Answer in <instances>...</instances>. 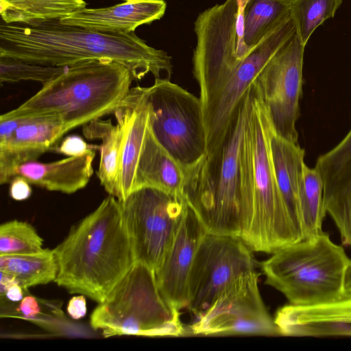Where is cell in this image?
Returning <instances> with one entry per match:
<instances>
[{"label": "cell", "instance_id": "31", "mask_svg": "<svg viewBox=\"0 0 351 351\" xmlns=\"http://www.w3.org/2000/svg\"><path fill=\"white\" fill-rule=\"evenodd\" d=\"M324 208L335 223L343 245L351 246V187L324 200Z\"/></svg>", "mask_w": 351, "mask_h": 351}, {"label": "cell", "instance_id": "3", "mask_svg": "<svg viewBox=\"0 0 351 351\" xmlns=\"http://www.w3.org/2000/svg\"><path fill=\"white\" fill-rule=\"evenodd\" d=\"M53 251L57 285L102 302L135 263L120 201L109 195Z\"/></svg>", "mask_w": 351, "mask_h": 351}, {"label": "cell", "instance_id": "16", "mask_svg": "<svg viewBox=\"0 0 351 351\" xmlns=\"http://www.w3.org/2000/svg\"><path fill=\"white\" fill-rule=\"evenodd\" d=\"M10 137L0 143V184L10 183L18 167L35 161L65 134L63 123L55 115L21 118Z\"/></svg>", "mask_w": 351, "mask_h": 351}, {"label": "cell", "instance_id": "33", "mask_svg": "<svg viewBox=\"0 0 351 351\" xmlns=\"http://www.w3.org/2000/svg\"><path fill=\"white\" fill-rule=\"evenodd\" d=\"M30 183L22 176L16 175L10 182L9 195L14 200L28 199L32 190Z\"/></svg>", "mask_w": 351, "mask_h": 351}, {"label": "cell", "instance_id": "26", "mask_svg": "<svg viewBox=\"0 0 351 351\" xmlns=\"http://www.w3.org/2000/svg\"><path fill=\"white\" fill-rule=\"evenodd\" d=\"M315 168L323 182V202L351 187V128L339 144L317 158Z\"/></svg>", "mask_w": 351, "mask_h": 351}, {"label": "cell", "instance_id": "19", "mask_svg": "<svg viewBox=\"0 0 351 351\" xmlns=\"http://www.w3.org/2000/svg\"><path fill=\"white\" fill-rule=\"evenodd\" d=\"M95 155V149L91 148L82 155L53 162H28L18 167L16 175L24 177L30 184L47 191L72 194L89 182Z\"/></svg>", "mask_w": 351, "mask_h": 351}, {"label": "cell", "instance_id": "4", "mask_svg": "<svg viewBox=\"0 0 351 351\" xmlns=\"http://www.w3.org/2000/svg\"><path fill=\"white\" fill-rule=\"evenodd\" d=\"M134 80L123 65L107 59L90 60L66 69L16 108L1 116L24 118L57 116L65 134L113 114L128 97Z\"/></svg>", "mask_w": 351, "mask_h": 351}, {"label": "cell", "instance_id": "32", "mask_svg": "<svg viewBox=\"0 0 351 351\" xmlns=\"http://www.w3.org/2000/svg\"><path fill=\"white\" fill-rule=\"evenodd\" d=\"M91 148H94V146L88 145L81 136L70 135L62 141L57 151L66 156H76L86 153Z\"/></svg>", "mask_w": 351, "mask_h": 351}, {"label": "cell", "instance_id": "35", "mask_svg": "<svg viewBox=\"0 0 351 351\" xmlns=\"http://www.w3.org/2000/svg\"><path fill=\"white\" fill-rule=\"evenodd\" d=\"M67 312L74 319H79L86 313V302L84 295L74 296L69 302Z\"/></svg>", "mask_w": 351, "mask_h": 351}, {"label": "cell", "instance_id": "17", "mask_svg": "<svg viewBox=\"0 0 351 351\" xmlns=\"http://www.w3.org/2000/svg\"><path fill=\"white\" fill-rule=\"evenodd\" d=\"M135 99V88L125 103L112 114L117 119L98 118L83 125V134L88 140L101 141L100 160L97 176L101 185L110 195L119 199L120 171L123 151Z\"/></svg>", "mask_w": 351, "mask_h": 351}, {"label": "cell", "instance_id": "28", "mask_svg": "<svg viewBox=\"0 0 351 351\" xmlns=\"http://www.w3.org/2000/svg\"><path fill=\"white\" fill-rule=\"evenodd\" d=\"M343 0H290V12L304 46L314 31L334 17Z\"/></svg>", "mask_w": 351, "mask_h": 351}, {"label": "cell", "instance_id": "2", "mask_svg": "<svg viewBox=\"0 0 351 351\" xmlns=\"http://www.w3.org/2000/svg\"><path fill=\"white\" fill-rule=\"evenodd\" d=\"M252 85L243 97L219 150L184 169L182 195L207 232L243 240L253 204L245 128Z\"/></svg>", "mask_w": 351, "mask_h": 351}, {"label": "cell", "instance_id": "15", "mask_svg": "<svg viewBox=\"0 0 351 351\" xmlns=\"http://www.w3.org/2000/svg\"><path fill=\"white\" fill-rule=\"evenodd\" d=\"M281 335L351 337V293L325 304L280 308L274 317Z\"/></svg>", "mask_w": 351, "mask_h": 351}, {"label": "cell", "instance_id": "29", "mask_svg": "<svg viewBox=\"0 0 351 351\" xmlns=\"http://www.w3.org/2000/svg\"><path fill=\"white\" fill-rule=\"evenodd\" d=\"M43 241L26 221L15 219L0 226V255L36 253L43 249Z\"/></svg>", "mask_w": 351, "mask_h": 351}, {"label": "cell", "instance_id": "34", "mask_svg": "<svg viewBox=\"0 0 351 351\" xmlns=\"http://www.w3.org/2000/svg\"><path fill=\"white\" fill-rule=\"evenodd\" d=\"M18 309L27 319L36 318L40 312L38 300L31 295H27L21 300Z\"/></svg>", "mask_w": 351, "mask_h": 351}, {"label": "cell", "instance_id": "13", "mask_svg": "<svg viewBox=\"0 0 351 351\" xmlns=\"http://www.w3.org/2000/svg\"><path fill=\"white\" fill-rule=\"evenodd\" d=\"M258 277L259 274L254 271L235 282L190 326L191 332L281 335L261 296Z\"/></svg>", "mask_w": 351, "mask_h": 351}, {"label": "cell", "instance_id": "38", "mask_svg": "<svg viewBox=\"0 0 351 351\" xmlns=\"http://www.w3.org/2000/svg\"><path fill=\"white\" fill-rule=\"evenodd\" d=\"M250 0H236L238 12L244 13V10Z\"/></svg>", "mask_w": 351, "mask_h": 351}, {"label": "cell", "instance_id": "23", "mask_svg": "<svg viewBox=\"0 0 351 351\" xmlns=\"http://www.w3.org/2000/svg\"><path fill=\"white\" fill-rule=\"evenodd\" d=\"M0 271L9 274L25 290L56 280L58 271L53 250L27 254L0 255Z\"/></svg>", "mask_w": 351, "mask_h": 351}, {"label": "cell", "instance_id": "21", "mask_svg": "<svg viewBox=\"0 0 351 351\" xmlns=\"http://www.w3.org/2000/svg\"><path fill=\"white\" fill-rule=\"evenodd\" d=\"M184 178V168L158 142L149 119L138 160L133 191L152 187L182 195Z\"/></svg>", "mask_w": 351, "mask_h": 351}, {"label": "cell", "instance_id": "7", "mask_svg": "<svg viewBox=\"0 0 351 351\" xmlns=\"http://www.w3.org/2000/svg\"><path fill=\"white\" fill-rule=\"evenodd\" d=\"M90 324L105 337L186 334L179 310L161 295L155 273L135 263L90 315Z\"/></svg>", "mask_w": 351, "mask_h": 351}, {"label": "cell", "instance_id": "39", "mask_svg": "<svg viewBox=\"0 0 351 351\" xmlns=\"http://www.w3.org/2000/svg\"><path fill=\"white\" fill-rule=\"evenodd\" d=\"M346 288H347L348 292L351 293V269L348 274L347 283H346Z\"/></svg>", "mask_w": 351, "mask_h": 351}, {"label": "cell", "instance_id": "10", "mask_svg": "<svg viewBox=\"0 0 351 351\" xmlns=\"http://www.w3.org/2000/svg\"><path fill=\"white\" fill-rule=\"evenodd\" d=\"M251 252L239 237L206 233L187 282L186 308L197 318L235 282L256 271Z\"/></svg>", "mask_w": 351, "mask_h": 351}, {"label": "cell", "instance_id": "25", "mask_svg": "<svg viewBox=\"0 0 351 351\" xmlns=\"http://www.w3.org/2000/svg\"><path fill=\"white\" fill-rule=\"evenodd\" d=\"M84 0H0V14L7 24L60 19L85 8Z\"/></svg>", "mask_w": 351, "mask_h": 351}, {"label": "cell", "instance_id": "18", "mask_svg": "<svg viewBox=\"0 0 351 351\" xmlns=\"http://www.w3.org/2000/svg\"><path fill=\"white\" fill-rule=\"evenodd\" d=\"M166 8L164 0H124L107 8L85 7L59 20L68 26L104 33L128 34L141 25L161 19Z\"/></svg>", "mask_w": 351, "mask_h": 351}, {"label": "cell", "instance_id": "11", "mask_svg": "<svg viewBox=\"0 0 351 351\" xmlns=\"http://www.w3.org/2000/svg\"><path fill=\"white\" fill-rule=\"evenodd\" d=\"M295 30L290 16L254 47L237 70L202 104L206 156L215 154L221 147L245 93L269 59Z\"/></svg>", "mask_w": 351, "mask_h": 351}, {"label": "cell", "instance_id": "24", "mask_svg": "<svg viewBox=\"0 0 351 351\" xmlns=\"http://www.w3.org/2000/svg\"><path fill=\"white\" fill-rule=\"evenodd\" d=\"M290 16V0H250L243 14L245 45L253 49Z\"/></svg>", "mask_w": 351, "mask_h": 351}, {"label": "cell", "instance_id": "9", "mask_svg": "<svg viewBox=\"0 0 351 351\" xmlns=\"http://www.w3.org/2000/svg\"><path fill=\"white\" fill-rule=\"evenodd\" d=\"M135 263L154 271L171 246L189 205L180 194L144 187L120 201Z\"/></svg>", "mask_w": 351, "mask_h": 351}, {"label": "cell", "instance_id": "36", "mask_svg": "<svg viewBox=\"0 0 351 351\" xmlns=\"http://www.w3.org/2000/svg\"><path fill=\"white\" fill-rule=\"evenodd\" d=\"M24 291L21 286L14 284L7 290L5 297L10 301L17 302L23 298Z\"/></svg>", "mask_w": 351, "mask_h": 351}, {"label": "cell", "instance_id": "6", "mask_svg": "<svg viewBox=\"0 0 351 351\" xmlns=\"http://www.w3.org/2000/svg\"><path fill=\"white\" fill-rule=\"evenodd\" d=\"M272 127L268 109L252 82L245 138L253 215L242 241L252 251L268 254L302 240L289 219L276 180L270 148Z\"/></svg>", "mask_w": 351, "mask_h": 351}, {"label": "cell", "instance_id": "37", "mask_svg": "<svg viewBox=\"0 0 351 351\" xmlns=\"http://www.w3.org/2000/svg\"><path fill=\"white\" fill-rule=\"evenodd\" d=\"M0 295L1 298L5 295L7 290L14 284H17L13 277L8 274L0 271Z\"/></svg>", "mask_w": 351, "mask_h": 351}, {"label": "cell", "instance_id": "12", "mask_svg": "<svg viewBox=\"0 0 351 351\" xmlns=\"http://www.w3.org/2000/svg\"><path fill=\"white\" fill-rule=\"evenodd\" d=\"M304 47L295 30L269 59L253 83L267 106L277 134L298 143Z\"/></svg>", "mask_w": 351, "mask_h": 351}, {"label": "cell", "instance_id": "27", "mask_svg": "<svg viewBox=\"0 0 351 351\" xmlns=\"http://www.w3.org/2000/svg\"><path fill=\"white\" fill-rule=\"evenodd\" d=\"M300 213L303 239L314 238L323 232L322 223L326 215L323 182L317 170L306 164L300 191Z\"/></svg>", "mask_w": 351, "mask_h": 351}, {"label": "cell", "instance_id": "22", "mask_svg": "<svg viewBox=\"0 0 351 351\" xmlns=\"http://www.w3.org/2000/svg\"><path fill=\"white\" fill-rule=\"evenodd\" d=\"M134 88L133 112L121 165L119 201L124 200L134 190L138 160L152 112V106L147 97L146 87L137 86Z\"/></svg>", "mask_w": 351, "mask_h": 351}, {"label": "cell", "instance_id": "8", "mask_svg": "<svg viewBox=\"0 0 351 351\" xmlns=\"http://www.w3.org/2000/svg\"><path fill=\"white\" fill-rule=\"evenodd\" d=\"M146 94L154 136L184 170L190 168L206 154L201 99L169 79H155Z\"/></svg>", "mask_w": 351, "mask_h": 351}, {"label": "cell", "instance_id": "30", "mask_svg": "<svg viewBox=\"0 0 351 351\" xmlns=\"http://www.w3.org/2000/svg\"><path fill=\"white\" fill-rule=\"evenodd\" d=\"M67 66L43 65L9 57H0V83L32 80L44 85L62 73Z\"/></svg>", "mask_w": 351, "mask_h": 351}, {"label": "cell", "instance_id": "5", "mask_svg": "<svg viewBox=\"0 0 351 351\" xmlns=\"http://www.w3.org/2000/svg\"><path fill=\"white\" fill-rule=\"evenodd\" d=\"M265 283L296 306L335 301L347 293L351 258L324 231L278 249L261 263Z\"/></svg>", "mask_w": 351, "mask_h": 351}, {"label": "cell", "instance_id": "20", "mask_svg": "<svg viewBox=\"0 0 351 351\" xmlns=\"http://www.w3.org/2000/svg\"><path fill=\"white\" fill-rule=\"evenodd\" d=\"M270 148L278 185L291 223L303 239L300 213V191L305 150L298 143L281 137L272 127Z\"/></svg>", "mask_w": 351, "mask_h": 351}, {"label": "cell", "instance_id": "1", "mask_svg": "<svg viewBox=\"0 0 351 351\" xmlns=\"http://www.w3.org/2000/svg\"><path fill=\"white\" fill-rule=\"evenodd\" d=\"M0 57L65 66L107 59L125 66L134 80L152 73L170 80L171 57L149 46L134 32L104 33L62 24L59 19L0 24Z\"/></svg>", "mask_w": 351, "mask_h": 351}, {"label": "cell", "instance_id": "14", "mask_svg": "<svg viewBox=\"0 0 351 351\" xmlns=\"http://www.w3.org/2000/svg\"><path fill=\"white\" fill-rule=\"evenodd\" d=\"M207 232L189 207L164 258L154 270L158 290L178 310L187 306V282L198 246Z\"/></svg>", "mask_w": 351, "mask_h": 351}]
</instances>
